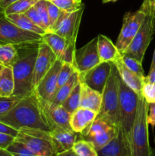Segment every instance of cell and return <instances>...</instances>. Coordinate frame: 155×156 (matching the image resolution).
<instances>
[{"label": "cell", "mask_w": 155, "mask_h": 156, "mask_svg": "<svg viewBox=\"0 0 155 156\" xmlns=\"http://www.w3.org/2000/svg\"><path fill=\"white\" fill-rule=\"evenodd\" d=\"M0 122L18 131L25 128L51 130L40 100L34 91L21 98L7 114L0 116Z\"/></svg>", "instance_id": "6da1fadb"}, {"label": "cell", "mask_w": 155, "mask_h": 156, "mask_svg": "<svg viewBox=\"0 0 155 156\" xmlns=\"http://www.w3.org/2000/svg\"><path fill=\"white\" fill-rule=\"evenodd\" d=\"M40 42L18 45V57L12 66L15 79L14 96L21 98L34 91L32 79Z\"/></svg>", "instance_id": "7a4b0ae2"}, {"label": "cell", "mask_w": 155, "mask_h": 156, "mask_svg": "<svg viewBox=\"0 0 155 156\" xmlns=\"http://www.w3.org/2000/svg\"><path fill=\"white\" fill-rule=\"evenodd\" d=\"M138 95L119 79V127L126 146L132 152V136L138 107Z\"/></svg>", "instance_id": "3957f363"}, {"label": "cell", "mask_w": 155, "mask_h": 156, "mask_svg": "<svg viewBox=\"0 0 155 156\" xmlns=\"http://www.w3.org/2000/svg\"><path fill=\"white\" fill-rule=\"evenodd\" d=\"M148 103L141 94L138 95V107L132 136V156H152L153 150L149 144Z\"/></svg>", "instance_id": "277c9868"}, {"label": "cell", "mask_w": 155, "mask_h": 156, "mask_svg": "<svg viewBox=\"0 0 155 156\" xmlns=\"http://www.w3.org/2000/svg\"><path fill=\"white\" fill-rule=\"evenodd\" d=\"M119 79L117 67L112 62L110 76L102 93V103L97 116L119 126Z\"/></svg>", "instance_id": "5b68a950"}, {"label": "cell", "mask_w": 155, "mask_h": 156, "mask_svg": "<svg viewBox=\"0 0 155 156\" xmlns=\"http://www.w3.org/2000/svg\"><path fill=\"white\" fill-rule=\"evenodd\" d=\"M154 33L155 12L152 5L151 0H149L147 14L144 21L128 48L122 54L132 56L142 63L145 52L152 41Z\"/></svg>", "instance_id": "8992f818"}, {"label": "cell", "mask_w": 155, "mask_h": 156, "mask_svg": "<svg viewBox=\"0 0 155 156\" xmlns=\"http://www.w3.org/2000/svg\"><path fill=\"white\" fill-rule=\"evenodd\" d=\"M15 140L24 144L38 156H56V152L49 132L36 129H21Z\"/></svg>", "instance_id": "52a82bcc"}, {"label": "cell", "mask_w": 155, "mask_h": 156, "mask_svg": "<svg viewBox=\"0 0 155 156\" xmlns=\"http://www.w3.org/2000/svg\"><path fill=\"white\" fill-rule=\"evenodd\" d=\"M149 0H144L141 7L135 12H129L123 17L122 26L117 38L115 46L119 53H123L139 30L147 14Z\"/></svg>", "instance_id": "ba28073f"}, {"label": "cell", "mask_w": 155, "mask_h": 156, "mask_svg": "<svg viewBox=\"0 0 155 156\" xmlns=\"http://www.w3.org/2000/svg\"><path fill=\"white\" fill-rule=\"evenodd\" d=\"M119 129V126H115L97 116L88 129L81 133H78V139L90 142L97 151L106 146L116 136Z\"/></svg>", "instance_id": "9c48e42d"}, {"label": "cell", "mask_w": 155, "mask_h": 156, "mask_svg": "<svg viewBox=\"0 0 155 156\" xmlns=\"http://www.w3.org/2000/svg\"><path fill=\"white\" fill-rule=\"evenodd\" d=\"M42 41V35L21 29L0 12V44H30Z\"/></svg>", "instance_id": "30bf717a"}, {"label": "cell", "mask_w": 155, "mask_h": 156, "mask_svg": "<svg viewBox=\"0 0 155 156\" xmlns=\"http://www.w3.org/2000/svg\"><path fill=\"white\" fill-rule=\"evenodd\" d=\"M84 10V5L73 12L62 11L50 32H54L63 37L68 44L75 46Z\"/></svg>", "instance_id": "8fae6325"}, {"label": "cell", "mask_w": 155, "mask_h": 156, "mask_svg": "<svg viewBox=\"0 0 155 156\" xmlns=\"http://www.w3.org/2000/svg\"><path fill=\"white\" fill-rule=\"evenodd\" d=\"M112 62H100L91 69L79 73V81L102 94L111 73Z\"/></svg>", "instance_id": "7c38bea8"}, {"label": "cell", "mask_w": 155, "mask_h": 156, "mask_svg": "<svg viewBox=\"0 0 155 156\" xmlns=\"http://www.w3.org/2000/svg\"><path fill=\"white\" fill-rule=\"evenodd\" d=\"M100 62L97 50V37L74 51L73 66L78 73H84Z\"/></svg>", "instance_id": "4fadbf2b"}, {"label": "cell", "mask_w": 155, "mask_h": 156, "mask_svg": "<svg viewBox=\"0 0 155 156\" xmlns=\"http://www.w3.org/2000/svg\"><path fill=\"white\" fill-rule=\"evenodd\" d=\"M62 64V61L57 59L35 86L34 91L40 100L45 101H51L53 100L57 90L58 75Z\"/></svg>", "instance_id": "5bb4252c"}, {"label": "cell", "mask_w": 155, "mask_h": 156, "mask_svg": "<svg viewBox=\"0 0 155 156\" xmlns=\"http://www.w3.org/2000/svg\"><path fill=\"white\" fill-rule=\"evenodd\" d=\"M57 59V56L50 49V47L46 43L41 41L38 47L37 56L33 69V79H32V85L33 89Z\"/></svg>", "instance_id": "9a60e30c"}, {"label": "cell", "mask_w": 155, "mask_h": 156, "mask_svg": "<svg viewBox=\"0 0 155 156\" xmlns=\"http://www.w3.org/2000/svg\"><path fill=\"white\" fill-rule=\"evenodd\" d=\"M40 102L51 130L56 127L72 129L70 126L69 123L71 114L62 105H56L50 101H45L42 100H40Z\"/></svg>", "instance_id": "2e32d148"}, {"label": "cell", "mask_w": 155, "mask_h": 156, "mask_svg": "<svg viewBox=\"0 0 155 156\" xmlns=\"http://www.w3.org/2000/svg\"><path fill=\"white\" fill-rule=\"evenodd\" d=\"M56 153L72 149L78 139V133L72 129L56 127L49 132Z\"/></svg>", "instance_id": "e0dca14e"}, {"label": "cell", "mask_w": 155, "mask_h": 156, "mask_svg": "<svg viewBox=\"0 0 155 156\" xmlns=\"http://www.w3.org/2000/svg\"><path fill=\"white\" fill-rule=\"evenodd\" d=\"M97 116V113L91 110L79 108L71 114L70 126L75 133H81L91 126Z\"/></svg>", "instance_id": "ac0fdd59"}, {"label": "cell", "mask_w": 155, "mask_h": 156, "mask_svg": "<svg viewBox=\"0 0 155 156\" xmlns=\"http://www.w3.org/2000/svg\"><path fill=\"white\" fill-rule=\"evenodd\" d=\"M97 155L98 156H132V152L123 140L120 127L116 136L106 146L97 150Z\"/></svg>", "instance_id": "d6986e66"}, {"label": "cell", "mask_w": 155, "mask_h": 156, "mask_svg": "<svg viewBox=\"0 0 155 156\" xmlns=\"http://www.w3.org/2000/svg\"><path fill=\"white\" fill-rule=\"evenodd\" d=\"M113 62L116 66L117 69H118L119 73L120 75V77L122 79L123 82L131 89L133 90L135 93H137L138 94H141V88H142V85L144 82V78L140 77L136 73L129 69L126 66V65L123 63L121 56Z\"/></svg>", "instance_id": "ffe728a7"}, {"label": "cell", "mask_w": 155, "mask_h": 156, "mask_svg": "<svg viewBox=\"0 0 155 156\" xmlns=\"http://www.w3.org/2000/svg\"><path fill=\"white\" fill-rule=\"evenodd\" d=\"M102 103V94L92 89L84 83H81L80 108L91 110L94 112H100Z\"/></svg>", "instance_id": "44dd1931"}, {"label": "cell", "mask_w": 155, "mask_h": 156, "mask_svg": "<svg viewBox=\"0 0 155 156\" xmlns=\"http://www.w3.org/2000/svg\"><path fill=\"white\" fill-rule=\"evenodd\" d=\"M97 50L100 62H115L121 56L115 44L105 35L97 36Z\"/></svg>", "instance_id": "7402d4cb"}, {"label": "cell", "mask_w": 155, "mask_h": 156, "mask_svg": "<svg viewBox=\"0 0 155 156\" xmlns=\"http://www.w3.org/2000/svg\"><path fill=\"white\" fill-rule=\"evenodd\" d=\"M42 41L46 43L50 47V49L57 56L58 59H61L65 49L69 44L63 37L54 32H46L42 36Z\"/></svg>", "instance_id": "603a6c76"}, {"label": "cell", "mask_w": 155, "mask_h": 156, "mask_svg": "<svg viewBox=\"0 0 155 156\" xmlns=\"http://www.w3.org/2000/svg\"><path fill=\"white\" fill-rule=\"evenodd\" d=\"M5 17L11 22L24 30L34 32V33L42 35V36L46 33V31L43 28L36 25L33 21H30L24 13L10 14V15H5Z\"/></svg>", "instance_id": "cb8c5ba5"}, {"label": "cell", "mask_w": 155, "mask_h": 156, "mask_svg": "<svg viewBox=\"0 0 155 156\" xmlns=\"http://www.w3.org/2000/svg\"><path fill=\"white\" fill-rule=\"evenodd\" d=\"M15 90V79L12 66H3L0 70V96L10 97Z\"/></svg>", "instance_id": "d4e9b609"}, {"label": "cell", "mask_w": 155, "mask_h": 156, "mask_svg": "<svg viewBox=\"0 0 155 156\" xmlns=\"http://www.w3.org/2000/svg\"><path fill=\"white\" fill-rule=\"evenodd\" d=\"M78 82L79 73L76 71L75 73L71 76V77L70 78L69 80H68L66 83L64 84L62 87H60V88L56 91L53 100L50 102H52V103L53 104H56V105H62V104L65 101V99L68 98V96L69 95L70 93L71 92L73 88L75 87V85H77Z\"/></svg>", "instance_id": "484cf974"}, {"label": "cell", "mask_w": 155, "mask_h": 156, "mask_svg": "<svg viewBox=\"0 0 155 156\" xmlns=\"http://www.w3.org/2000/svg\"><path fill=\"white\" fill-rule=\"evenodd\" d=\"M18 54V45L12 44H0V64L3 66H12Z\"/></svg>", "instance_id": "4316f807"}, {"label": "cell", "mask_w": 155, "mask_h": 156, "mask_svg": "<svg viewBox=\"0 0 155 156\" xmlns=\"http://www.w3.org/2000/svg\"><path fill=\"white\" fill-rule=\"evenodd\" d=\"M81 104V82L75 85L69 95L68 96L65 101L62 104V106L69 113L73 114L78 108H80Z\"/></svg>", "instance_id": "83f0119b"}, {"label": "cell", "mask_w": 155, "mask_h": 156, "mask_svg": "<svg viewBox=\"0 0 155 156\" xmlns=\"http://www.w3.org/2000/svg\"><path fill=\"white\" fill-rule=\"evenodd\" d=\"M38 0H18L6 8L2 12L5 15L10 14H21L27 12L30 8L34 5Z\"/></svg>", "instance_id": "f1b7e54d"}, {"label": "cell", "mask_w": 155, "mask_h": 156, "mask_svg": "<svg viewBox=\"0 0 155 156\" xmlns=\"http://www.w3.org/2000/svg\"><path fill=\"white\" fill-rule=\"evenodd\" d=\"M72 149L79 156H98L97 149L90 142L82 139H78Z\"/></svg>", "instance_id": "f546056e"}, {"label": "cell", "mask_w": 155, "mask_h": 156, "mask_svg": "<svg viewBox=\"0 0 155 156\" xmlns=\"http://www.w3.org/2000/svg\"><path fill=\"white\" fill-rule=\"evenodd\" d=\"M75 72L76 69L73 64L68 63V62H62V66L59 72V75H58L57 90L64 84L66 83Z\"/></svg>", "instance_id": "4dcf8cb0"}, {"label": "cell", "mask_w": 155, "mask_h": 156, "mask_svg": "<svg viewBox=\"0 0 155 156\" xmlns=\"http://www.w3.org/2000/svg\"><path fill=\"white\" fill-rule=\"evenodd\" d=\"M56 5L60 10L66 12H73L80 9L84 5L82 0H49Z\"/></svg>", "instance_id": "1f68e13d"}, {"label": "cell", "mask_w": 155, "mask_h": 156, "mask_svg": "<svg viewBox=\"0 0 155 156\" xmlns=\"http://www.w3.org/2000/svg\"><path fill=\"white\" fill-rule=\"evenodd\" d=\"M121 59L122 60L123 63L126 65V66L129 69H130L131 71L136 73L140 77H145L144 75V69H143L142 63L141 62H138L135 58L126 54H121Z\"/></svg>", "instance_id": "d6a6232c"}, {"label": "cell", "mask_w": 155, "mask_h": 156, "mask_svg": "<svg viewBox=\"0 0 155 156\" xmlns=\"http://www.w3.org/2000/svg\"><path fill=\"white\" fill-rule=\"evenodd\" d=\"M6 150L14 156H38L29 150L24 144L16 140L9 145Z\"/></svg>", "instance_id": "836d02e7"}, {"label": "cell", "mask_w": 155, "mask_h": 156, "mask_svg": "<svg viewBox=\"0 0 155 156\" xmlns=\"http://www.w3.org/2000/svg\"><path fill=\"white\" fill-rule=\"evenodd\" d=\"M47 32L50 30V18L46 7V0H38L34 5Z\"/></svg>", "instance_id": "e575fe53"}, {"label": "cell", "mask_w": 155, "mask_h": 156, "mask_svg": "<svg viewBox=\"0 0 155 156\" xmlns=\"http://www.w3.org/2000/svg\"><path fill=\"white\" fill-rule=\"evenodd\" d=\"M20 99V98L14 95L10 97L0 96V116L7 114L19 101Z\"/></svg>", "instance_id": "d590c367"}, {"label": "cell", "mask_w": 155, "mask_h": 156, "mask_svg": "<svg viewBox=\"0 0 155 156\" xmlns=\"http://www.w3.org/2000/svg\"><path fill=\"white\" fill-rule=\"evenodd\" d=\"M141 94L148 104L155 103V83L144 82Z\"/></svg>", "instance_id": "8d00e7d4"}, {"label": "cell", "mask_w": 155, "mask_h": 156, "mask_svg": "<svg viewBox=\"0 0 155 156\" xmlns=\"http://www.w3.org/2000/svg\"><path fill=\"white\" fill-rule=\"evenodd\" d=\"M46 7L47 11H48L49 18H50V30H49V32H50L51 27H53L55 22L57 21L62 10H60L56 5H54L49 0H46Z\"/></svg>", "instance_id": "74e56055"}, {"label": "cell", "mask_w": 155, "mask_h": 156, "mask_svg": "<svg viewBox=\"0 0 155 156\" xmlns=\"http://www.w3.org/2000/svg\"><path fill=\"white\" fill-rule=\"evenodd\" d=\"M24 14H25L26 16H27V18L30 20V21H33V22L36 25L42 27V28H43L44 30L46 31V30L45 27H44L43 24V22H42V20H41L40 17L39 13H38L37 10H36V9L35 8L34 5L32 6L31 8H30V9H29L27 12H24Z\"/></svg>", "instance_id": "f35d334b"}, {"label": "cell", "mask_w": 155, "mask_h": 156, "mask_svg": "<svg viewBox=\"0 0 155 156\" xmlns=\"http://www.w3.org/2000/svg\"><path fill=\"white\" fill-rule=\"evenodd\" d=\"M15 137L12 136L8 135V134L0 133V149H6L15 141Z\"/></svg>", "instance_id": "ab89813d"}, {"label": "cell", "mask_w": 155, "mask_h": 156, "mask_svg": "<svg viewBox=\"0 0 155 156\" xmlns=\"http://www.w3.org/2000/svg\"><path fill=\"white\" fill-rule=\"evenodd\" d=\"M0 133L8 134V135L12 136L14 137H16L18 133V131L15 129L14 128L9 126V125L5 124V123L0 122Z\"/></svg>", "instance_id": "60d3db41"}, {"label": "cell", "mask_w": 155, "mask_h": 156, "mask_svg": "<svg viewBox=\"0 0 155 156\" xmlns=\"http://www.w3.org/2000/svg\"><path fill=\"white\" fill-rule=\"evenodd\" d=\"M147 123L151 126H155V103L148 104Z\"/></svg>", "instance_id": "b9f144b4"}, {"label": "cell", "mask_w": 155, "mask_h": 156, "mask_svg": "<svg viewBox=\"0 0 155 156\" xmlns=\"http://www.w3.org/2000/svg\"><path fill=\"white\" fill-rule=\"evenodd\" d=\"M18 0H0V12L2 13L6 8L9 7Z\"/></svg>", "instance_id": "7bdbcfd3"}, {"label": "cell", "mask_w": 155, "mask_h": 156, "mask_svg": "<svg viewBox=\"0 0 155 156\" xmlns=\"http://www.w3.org/2000/svg\"><path fill=\"white\" fill-rule=\"evenodd\" d=\"M144 82L155 83V69L149 71L148 75L144 77Z\"/></svg>", "instance_id": "ee69618b"}, {"label": "cell", "mask_w": 155, "mask_h": 156, "mask_svg": "<svg viewBox=\"0 0 155 156\" xmlns=\"http://www.w3.org/2000/svg\"><path fill=\"white\" fill-rule=\"evenodd\" d=\"M56 156H79L72 149H69V150L67 151H64V152H59V153L56 154Z\"/></svg>", "instance_id": "f6af8a7d"}, {"label": "cell", "mask_w": 155, "mask_h": 156, "mask_svg": "<svg viewBox=\"0 0 155 156\" xmlns=\"http://www.w3.org/2000/svg\"><path fill=\"white\" fill-rule=\"evenodd\" d=\"M0 156H14L10 152H8L6 149H0Z\"/></svg>", "instance_id": "bcb514c9"}, {"label": "cell", "mask_w": 155, "mask_h": 156, "mask_svg": "<svg viewBox=\"0 0 155 156\" xmlns=\"http://www.w3.org/2000/svg\"><path fill=\"white\" fill-rule=\"evenodd\" d=\"M153 69H155V49H154V52H153V58H152V62L151 64H150V70H153Z\"/></svg>", "instance_id": "7dc6e473"}, {"label": "cell", "mask_w": 155, "mask_h": 156, "mask_svg": "<svg viewBox=\"0 0 155 156\" xmlns=\"http://www.w3.org/2000/svg\"><path fill=\"white\" fill-rule=\"evenodd\" d=\"M117 0H103V2H103V4H105V3H108V2H116Z\"/></svg>", "instance_id": "c3c4849f"}, {"label": "cell", "mask_w": 155, "mask_h": 156, "mask_svg": "<svg viewBox=\"0 0 155 156\" xmlns=\"http://www.w3.org/2000/svg\"><path fill=\"white\" fill-rule=\"evenodd\" d=\"M151 3H152V5H153V10H154L155 12V0H151Z\"/></svg>", "instance_id": "681fc988"}, {"label": "cell", "mask_w": 155, "mask_h": 156, "mask_svg": "<svg viewBox=\"0 0 155 156\" xmlns=\"http://www.w3.org/2000/svg\"><path fill=\"white\" fill-rule=\"evenodd\" d=\"M2 67H3V66H2L1 64H0V70H1L2 69Z\"/></svg>", "instance_id": "f907efd6"}, {"label": "cell", "mask_w": 155, "mask_h": 156, "mask_svg": "<svg viewBox=\"0 0 155 156\" xmlns=\"http://www.w3.org/2000/svg\"><path fill=\"white\" fill-rule=\"evenodd\" d=\"M152 156H155V153H153V152H152Z\"/></svg>", "instance_id": "816d5d0a"}]
</instances>
